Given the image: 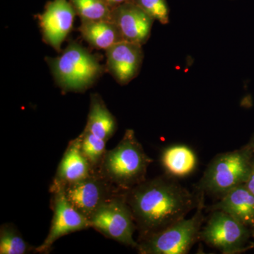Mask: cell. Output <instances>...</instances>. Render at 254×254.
I'll return each mask as SVG.
<instances>
[{"label":"cell","mask_w":254,"mask_h":254,"mask_svg":"<svg viewBox=\"0 0 254 254\" xmlns=\"http://www.w3.org/2000/svg\"><path fill=\"white\" fill-rule=\"evenodd\" d=\"M32 247L23 240L20 232L12 224H4L0 227V254H26Z\"/></svg>","instance_id":"ac0fdd59"},{"label":"cell","mask_w":254,"mask_h":254,"mask_svg":"<svg viewBox=\"0 0 254 254\" xmlns=\"http://www.w3.org/2000/svg\"><path fill=\"white\" fill-rule=\"evenodd\" d=\"M245 185L248 188V190L254 195V157L253 160H252L250 177H249L247 182H246Z\"/></svg>","instance_id":"7402d4cb"},{"label":"cell","mask_w":254,"mask_h":254,"mask_svg":"<svg viewBox=\"0 0 254 254\" xmlns=\"http://www.w3.org/2000/svg\"><path fill=\"white\" fill-rule=\"evenodd\" d=\"M96 173L82 153L79 137L70 142L53 180L50 190L84 180Z\"/></svg>","instance_id":"4fadbf2b"},{"label":"cell","mask_w":254,"mask_h":254,"mask_svg":"<svg viewBox=\"0 0 254 254\" xmlns=\"http://www.w3.org/2000/svg\"><path fill=\"white\" fill-rule=\"evenodd\" d=\"M118 128L116 119L98 94H92L89 113L85 130L108 141Z\"/></svg>","instance_id":"e0dca14e"},{"label":"cell","mask_w":254,"mask_h":254,"mask_svg":"<svg viewBox=\"0 0 254 254\" xmlns=\"http://www.w3.org/2000/svg\"><path fill=\"white\" fill-rule=\"evenodd\" d=\"M196 212L192 218H183L161 231L139 238L136 250L141 254H186L200 239L201 225L204 220V192Z\"/></svg>","instance_id":"5b68a950"},{"label":"cell","mask_w":254,"mask_h":254,"mask_svg":"<svg viewBox=\"0 0 254 254\" xmlns=\"http://www.w3.org/2000/svg\"><path fill=\"white\" fill-rule=\"evenodd\" d=\"M78 31L82 38L96 49L107 50L124 41L118 26L112 20H81Z\"/></svg>","instance_id":"2e32d148"},{"label":"cell","mask_w":254,"mask_h":254,"mask_svg":"<svg viewBox=\"0 0 254 254\" xmlns=\"http://www.w3.org/2000/svg\"><path fill=\"white\" fill-rule=\"evenodd\" d=\"M133 2L162 24L169 23L170 9L166 0H133Z\"/></svg>","instance_id":"44dd1931"},{"label":"cell","mask_w":254,"mask_h":254,"mask_svg":"<svg viewBox=\"0 0 254 254\" xmlns=\"http://www.w3.org/2000/svg\"><path fill=\"white\" fill-rule=\"evenodd\" d=\"M160 163L165 174L173 178H184L195 171L198 158L188 145L175 144L167 147L160 155Z\"/></svg>","instance_id":"9a60e30c"},{"label":"cell","mask_w":254,"mask_h":254,"mask_svg":"<svg viewBox=\"0 0 254 254\" xmlns=\"http://www.w3.org/2000/svg\"><path fill=\"white\" fill-rule=\"evenodd\" d=\"M112 21L116 23L124 41L143 46L148 41L155 20L133 2L114 8Z\"/></svg>","instance_id":"7c38bea8"},{"label":"cell","mask_w":254,"mask_h":254,"mask_svg":"<svg viewBox=\"0 0 254 254\" xmlns=\"http://www.w3.org/2000/svg\"><path fill=\"white\" fill-rule=\"evenodd\" d=\"M78 137L82 153L97 172L107 151V141L85 129Z\"/></svg>","instance_id":"ffe728a7"},{"label":"cell","mask_w":254,"mask_h":254,"mask_svg":"<svg viewBox=\"0 0 254 254\" xmlns=\"http://www.w3.org/2000/svg\"><path fill=\"white\" fill-rule=\"evenodd\" d=\"M46 60L57 84L66 92L84 91L104 71L98 58L75 42L70 43L60 56Z\"/></svg>","instance_id":"3957f363"},{"label":"cell","mask_w":254,"mask_h":254,"mask_svg":"<svg viewBox=\"0 0 254 254\" xmlns=\"http://www.w3.org/2000/svg\"><path fill=\"white\" fill-rule=\"evenodd\" d=\"M230 214L254 233V195L245 185H240L220 197V201L210 207Z\"/></svg>","instance_id":"5bb4252c"},{"label":"cell","mask_w":254,"mask_h":254,"mask_svg":"<svg viewBox=\"0 0 254 254\" xmlns=\"http://www.w3.org/2000/svg\"><path fill=\"white\" fill-rule=\"evenodd\" d=\"M91 227L108 238L136 249L133 240L136 225L125 198V190L105 202L89 220Z\"/></svg>","instance_id":"8992f818"},{"label":"cell","mask_w":254,"mask_h":254,"mask_svg":"<svg viewBox=\"0 0 254 254\" xmlns=\"http://www.w3.org/2000/svg\"><path fill=\"white\" fill-rule=\"evenodd\" d=\"M105 52V68L119 84L125 86L138 76L143 60L141 45L122 41Z\"/></svg>","instance_id":"8fae6325"},{"label":"cell","mask_w":254,"mask_h":254,"mask_svg":"<svg viewBox=\"0 0 254 254\" xmlns=\"http://www.w3.org/2000/svg\"><path fill=\"white\" fill-rule=\"evenodd\" d=\"M153 161L133 130L127 129L118 145L107 150L97 173L119 190H127L145 181L147 170Z\"/></svg>","instance_id":"7a4b0ae2"},{"label":"cell","mask_w":254,"mask_h":254,"mask_svg":"<svg viewBox=\"0 0 254 254\" xmlns=\"http://www.w3.org/2000/svg\"><path fill=\"white\" fill-rule=\"evenodd\" d=\"M63 190L73 208L88 220L105 202L124 191L107 181L97 172L84 180L50 190Z\"/></svg>","instance_id":"ba28073f"},{"label":"cell","mask_w":254,"mask_h":254,"mask_svg":"<svg viewBox=\"0 0 254 254\" xmlns=\"http://www.w3.org/2000/svg\"><path fill=\"white\" fill-rule=\"evenodd\" d=\"M254 157L248 145L233 151L217 155L208 164L198 185V191L219 195L245 185L248 180Z\"/></svg>","instance_id":"277c9868"},{"label":"cell","mask_w":254,"mask_h":254,"mask_svg":"<svg viewBox=\"0 0 254 254\" xmlns=\"http://www.w3.org/2000/svg\"><path fill=\"white\" fill-rule=\"evenodd\" d=\"M140 237L164 230L197 207L200 198L165 174L125 190Z\"/></svg>","instance_id":"6da1fadb"},{"label":"cell","mask_w":254,"mask_h":254,"mask_svg":"<svg viewBox=\"0 0 254 254\" xmlns=\"http://www.w3.org/2000/svg\"><path fill=\"white\" fill-rule=\"evenodd\" d=\"M247 145H248L250 147L251 149L253 150V152L254 153V134L252 135V138H251L250 142H249V143H247Z\"/></svg>","instance_id":"cb8c5ba5"},{"label":"cell","mask_w":254,"mask_h":254,"mask_svg":"<svg viewBox=\"0 0 254 254\" xmlns=\"http://www.w3.org/2000/svg\"><path fill=\"white\" fill-rule=\"evenodd\" d=\"M76 12L70 0H53L38 15L43 41L62 53V44L73 28Z\"/></svg>","instance_id":"30bf717a"},{"label":"cell","mask_w":254,"mask_h":254,"mask_svg":"<svg viewBox=\"0 0 254 254\" xmlns=\"http://www.w3.org/2000/svg\"><path fill=\"white\" fill-rule=\"evenodd\" d=\"M50 191L53 194V218L48 236L36 249V252L39 254L49 253L53 244L65 235L91 228L89 220L73 208L63 190H55Z\"/></svg>","instance_id":"9c48e42d"},{"label":"cell","mask_w":254,"mask_h":254,"mask_svg":"<svg viewBox=\"0 0 254 254\" xmlns=\"http://www.w3.org/2000/svg\"><path fill=\"white\" fill-rule=\"evenodd\" d=\"M105 1L109 5L112 9H114L120 5L125 4V3L133 2V0H105Z\"/></svg>","instance_id":"603a6c76"},{"label":"cell","mask_w":254,"mask_h":254,"mask_svg":"<svg viewBox=\"0 0 254 254\" xmlns=\"http://www.w3.org/2000/svg\"><path fill=\"white\" fill-rule=\"evenodd\" d=\"M254 232L222 210H212L206 225L200 232V239L222 254H235L248 249Z\"/></svg>","instance_id":"52a82bcc"},{"label":"cell","mask_w":254,"mask_h":254,"mask_svg":"<svg viewBox=\"0 0 254 254\" xmlns=\"http://www.w3.org/2000/svg\"><path fill=\"white\" fill-rule=\"evenodd\" d=\"M81 20H112L113 9L105 0H70Z\"/></svg>","instance_id":"d6986e66"}]
</instances>
